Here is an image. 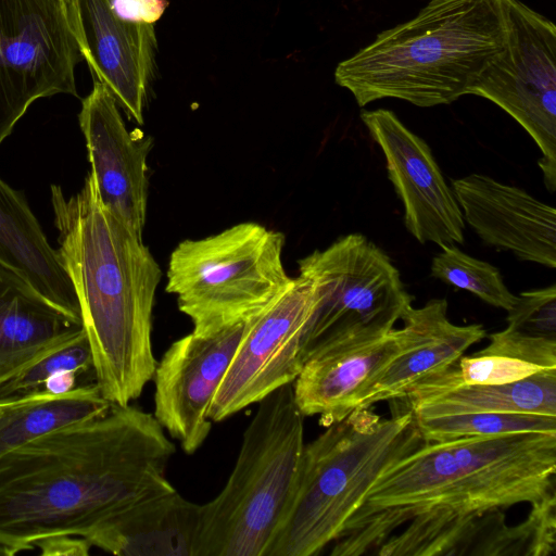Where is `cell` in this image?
<instances>
[{
  "label": "cell",
  "instance_id": "3",
  "mask_svg": "<svg viewBox=\"0 0 556 556\" xmlns=\"http://www.w3.org/2000/svg\"><path fill=\"white\" fill-rule=\"evenodd\" d=\"M60 261L75 290L94 383L113 405L138 399L153 379L154 296L162 271L138 236L101 202L89 173L67 197L50 187Z\"/></svg>",
  "mask_w": 556,
  "mask_h": 556
},
{
  "label": "cell",
  "instance_id": "30",
  "mask_svg": "<svg viewBox=\"0 0 556 556\" xmlns=\"http://www.w3.org/2000/svg\"><path fill=\"white\" fill-rule=\"evenodd\" d=\"M91 547L86 538L71 534L48 536L35 544L43 556H87Z\"/></svg>",
  "mask_w": 556,
  "mask_h": 556
},
{
  "label": "cell",
  "instance_id": "2",
  "mask_svg": "<svg viewBox=\"0 0 556 556\" xmlns=\"http://www.w3.org/2000/svg\"><path fill=\"white\" fill-rule=\"evenodd\" d=\"M175 445L155 417L113 405L98 418L0 457V543L18 554L59 534L86 536L105 519L175 488Z\"/></svg>",
  "mask_w": 556,
  "mask_h": 556
},
{
  "label": "cell",
  "instance_id": "31",
  "mask_svg": "<svg viewBox=\"0 0 556 556\" xmlns=\"http://www.w3.org/2000/svg\"><path fill=\"white\" fill-rule=\"evenodd\" d=\"M78 377L74 371L58 372L45 381L42 389L52 394L66 393L78 386Z\"/></svg>",
  "mask_w": 556,
  "mask_h": 556
},
{
  "label": "cell",
  "instance_id": "21",
  "mask_svg": "<svg viewBox=\"0 0 556 556\" xmlns=\"http://www.w3.org/2000/svg\"><path fill=\"white\" fill-rule=\"evenodd\" d=\"M0 265L48 301L80 317L79 304L56 249H53L23 192L0 178Z\"/></svg>",
  "mask_w": 556,
  "mask_h": 556
},
{
  "label": "cell",
  "instance_id": "13",
  "mask_svg": "<svg viewBox=\"0 0 556 556\" xmlns=\"http://www.w3.org/2000/svg\"><path fill=\"white\" fill-rule=\"evenodd\" d=\"M361 118L380 147L404 206L406 229L420 243L464 242L465 220L428 143L390 110L364 111Z\"/></svg>",
  "mask_w": 556,
  "mask_h": 556
},
{
  "label": "cell",
  "instance_id": "23",
  "mask_svg": "<svg viewBox=\"0 0 556 556\" xmlns=\"http://www.w3.org/2000/svg\"><path fill=\"white\" fill-rule=\"evenodd\" d=\"M415 417L471 413L535 414L556 417V368L516 381L446 391L408 407Z\"/></svg>",
  "mask_w": 556,
  "mask_h": 556
},
{
  "label": "cell",
  "instance_id": "16",
  "mask_svg": "<svg viewBox=\"0 0 556 556\" xmlns=\"http://www.w3.org/2000/svg\"><path fill=\"white\" fill-rule=\"evenodd\" d=\"M452 191L463 218L488 245L522 261L556 267V211L515 186L470 174Z\"/></svg>",
  "mask_w": 556,
  "mask_h": 556
},
{
  "label": "cell",
  "instance_id": "10",
  "mask_svg": "<svg viewBox=\"0 0 556 556\" xmlns=\"http://www.w3.org/2000/svg\"><path fill=\"white\" fill-rule=\"evenodd\" d=\"M83 60L66 2L0 0V143L40 98H78Z\"/></svg>",
  "mask_w": 556,
  "mask_h": 556
},
{
  "label": "cell",
  "instance_id": "19",
  "mask_svg": "<svg viewBox=\"0 0 556 556\" xmlns=\"http://www.w3.org/2000/svg\"><path fill=\"white\" fill-rule=\"evenodd\" d=\"M200 510L174 489L125 507L84 538L118 556H193Z\"/></svg>",
  "mask_w": 556,
  "mask_h": 556
},
{
  "label": "cell",
  "instance_id": "4",
  "mask_svg": "<svg viewBox=\"0 0 556 556\" xmlns=\"http://www.w3.org/2000/svg\"><path fill=\"white\" fill-rule=\"evenodd\" d=\"M503 45L493 0H430L415 17L340 62L334 79L359 106L384 98L421 108L448 104L468 94Z\"/></svg>",
  "mask_w": 556,
  "mask_h": 556
},
{
  "label": "cell",
  "instance_id": "17",
  "mask_svg": "<svg viewBox=\"0 0 556 556\" xmlns=\"http://www.w3.org/2000/svg\"><path fill=\"white\" fill-rule=\"evenodd\" d=\"M403 326L388 334L354 344L314 349L293 382L301 413L319 416L328 427L353 412L376 377L408 343Z\"/></svg>",
  "mask_w": 556,
  "mask_h": 556
},
{
  "label": "cell",
  "instance_id": "26",
  "mask_svg": "<svg viewBox=\"0 0 556 556\" xmlns=\"http://www.w3.org/2000/svg\"><path fill=\"white\" fill-rule=\"evenodd\" d=\"M62 371H74L79 376L93 372L91 349L84 329L2 383L0 401L41 391L49 377Z\"/></svg>",
  "mask_w": 556,
  "mask_h": 556
},
{
  "label": "cell",
  "instance_id": "28",
  "mask_svg": "<svg viewBox=\"0 0 556 556\" xmlns=\"http://www.w3.org/2000/svg\"><path fill=\"white\" fill-rule=\"evenodd\" d=\"M489 339V345L479 353L520 359L543 369L556 368L555 340L523 336L508 328L490 334Z\"/></svg>",
  "mask_w": 556,
  "mask_h": 556
},
{
  "label": "cell",
  "instance_id": "6",
  "mask_svg": "<svg viewBox=\"0 0 556 556\" xmlns=\"http://www.w3.org/2000/svg\"><path fill=\"white\" fill-rule=\"evenodd\" d=\"M223 490L201 504L193 556H265L294 489L304 415L293 383L258 403Z\"/></svg>",
  "mask_w": 556,
  "mask_h": 556
},
{
  "label": "cell",
  "instance_id": "20",
  "mask_svg": "<svg viewBox=\"0 0 556 556\" xmlns=\"http://www.w3.org/2000/svg\"><path fill=\"white\" fill-rule=\"evenodd\" d=\"M83 329L79 317L0 265V386Z\"/></svg>",
  "mask_w": 556,
  "mask_h": 556
},
{
  "label": "cell",
  "instance_id": "33",
  "mask_svg": "<svg viewBox=\"0 0 556 556\" xmlns=\"http://www.w3.org/2000/svg\"><path fill=\"white\" fill-rule=\"evenodd\" d=\"M5 404H7V401H0V414H1V413H2V410L4 409Z\"/></svg>",
  "mask_w": 556,
  "mask_h": 556
},
{
  "label": "cell",
  "instance_id": "18",
  "mask_svg": "<svg viewBox=\"0 0 556 556\" xmlns=\"http://www.w3.org/2000/svg\"><path fill=\"white\" fill-rule=\"evenodd\" d=\"M401 319L408 343L370 383L356 408L401 400L418 380L446 367L486 337L480 324H452L445 299L430 300L418 308L409 306Z\"/></svg>",
  "mask_w": 556,
  "mask_h": 556
},
{
  "label": "cell",
  "instance_id": "25",
  "mask_svg": "<svg viewBox=\"0 0 556 556\" xmlns=\"http://www.w3.org/2000/svg\"><path fill=\"white\" fill-rule=\"evenodd\" d=\"M431 263V275L448 285L477 295L483 302L509 311L516 295L506 287L498 269L477 260L455 244L441 247Z\"/></svg>",
  "mask_w": 556,
  "mask_h": 556
},
{
  "label": "cell",
  "instance_id": "8",
  "mask_svg": "<svg viewBox=\"0 0 556 556\" xmlns=\"http://www.w3.org/2000/svg\"><path fill=\"white\" fill-rule=\"evenodd\" d=\"M314 291L304 358L314 349L354 344L394 329L413 296L390 257L361 233L339 238L299 261Z\"/></svg>",
  "mask_w": 556,
  "mask_h": 556
},
{
  "label": "cell",
  "instance_id": "32",
  "mask_svg": "<svg viewBox=\"0 0 556 556\" xmlns=\"http://www.w3.org/2000/svg\"><path fill=\"white\" fill-rule=\"evenodd\" d=\"M18 554L14 548L0 543V556H14Z\"/></svg>",
  "mask_w": 556,
  "mask_h": 556
},
{
  "label": "cell",
  "instance_id": "11",
  "mask_svg": "<svg viewBox=\"0 0 556 556\" xmlns=\"http://www.w3.org/2000/svg\"><path fill=\"white\" fill-rule=\"evenodd\" d=\"M313 305V287L299 275L276 300L245 321L208 407L212 422L223 421L294 382L304 362L303 339Z\"/></svg>",
  "mask_w": 556,
  "mask_h": 556
},
{
  "label": "cell",
  "instance_id": "24",
  "mask_svg": "<svg viewBox=\"0 0 556 556\" xmlns=\"http://www.w3.org/2000/svg\"><path fill=\"white\" fill-rule=\"evenodd\" d=\"M415 422L425 442L525 432L556 433V417L535 414L471 413L415 417Z\"/></svg>",
  "mask_w": 556,
  "mask_h": 556
},
{
  "label": "cell",
  "instance_id": "7",
  "mask_svg": "<svg viewBox=\"0 0 556 556\" xmlns=\"http://www.w3.org/2000/svg\"><path fill=\"white\" fill-rule=\"evenodd\" d=\"M283 235L241 223L187 239L172 252L165 290L176 295L195 336H210L262 312L292 282L282 263Z\"/></svg>",
  "mask_w": 556,
  "mask_h": 556
},
{
  "label": "cell",
  "instance_id": "5",
  "mask_svg": "<svg viewBox=\"0 0 556 556\" xmlns=\"http://www.w3.org/2000/svg\"><path fill=\"white\" fill-rule=\"evenodd\" d=\"M409 408H356L304 445L296 481L265 556H314L333 543L375 481L424 443Z\"/></svg>",
  "mask_w": 556,
  "mask_h": 556
},
{
  "label": "cell",
  "instance_id": "15",
  "mask_svg": "<svg viewBox=\"0 0 556 556\" xmlns=\"http://www.w3.org/2000/svg\"><path fill=\"white\" fill-rule=\"evenodd\" d=\"M78 122L101 202L142 237L151 138L128 131L116 100L96 79L90 93L81 99Z\"/></svg>",
  "mask_w": 556,
  "mask_h": 556
},
{
  "label": "cell",
  "instance_id": "12",
  "mask_svg": "<svg viewBox=\"0 0 556 556\" xmlns=\"http://www.w3.org/2000/svg\"><path fill=\"white\" fill-rule=\"evenodd\" d=\"M245 321L210 336L191 332L173 342L156 364L153 416L186 454H194L211 432L207 410Z\"/></svg>",
  "mask_w": 556,
  "mask_h": 556
},
{
  "label": "cell",
  "instance_id": "22",
  "mask_svg": "<svg viewBox=\"0 0 556 556\" xmlns=\"http://www.w3.org/2000/svg\"><path fill=\"white\" fill-rule=\"evenodd\" d=\"M5 401L0 414V457L53 431L101 417L112 406L96 383L63 394L41 390Z\"/></svg>",
  "mask_w": 556,
  "mask_h": 556
},
{
  "label": "cell",
  "instance_id": "1",
  "mask_svg": "<svg viewBox=\"0 0 556 556\" xmlns=\"http://www.w3.org/2000/svg\"><path fill=\"white\" fill-rule=\"evenodd\" d=\"M556 433L424 442L371 485L331 556H500L504 510L556 495Z\"/></svg>",
  "mask_w": 556,
  "mask_h": 556
},
{
  "label": "cell",
  "instance_id": "9",
  "mask_svg": "<svg viewBox=\"0 0 556 556\" xmlns=\"http://www.w3.org/2000/svg\"><path fill=\"white\" fill-rule=\"evenodd\" d=\"M504 28L500 53L468 94L485 98L515 118L542 152L538 165L556 189V26L520 0H493Z\"/></svg>",
  "mask_w": 556,
  "mask_h": 556
},
{
  "label": "cell",
  "instance_id": "27",
  "mask_svg": "<svg viewBox=\"0 0 556 556\" xmlns=\"http://www.w3.org/2000/svg\"><path fill=\"white\" fill-rule=\"evenodd\" d=\"M507 328L523 336L556 341V286L516 295Z\"/></svg>",
  "mask_w": 556,
  "mask_h": 556
},
{
  "label": "cell",
  "instance_id": "14",
  "mask_svg": "<svg viewBox=\"0 0 556 556\" xmlns=\"http://www.w3.org/2000/svg\"><path fill=\"white\" fill-rule=\"evenodd\" d=\"M68 17L83 59L127 115L143 124V108L154 73L155 24L119 17L108 0H67Z\"/></svg>",
  "mask_w": 556,
  "mask_h": 556
},
{
  "label": "cell",
  "instance_id": "29",
  "mask_svg": "<svg viewBox=\"0 0 556 556\" xmlns=\"http://www.w3.org/2000/svg\"><path fill=\"white\" fill-rule=\"evenodd\" d=\"M122 18L134 23L155 24L168 7V0H108Z\"/></svg>",
  "mask_w": 556,
  "mask_h": 556
},
{
  "label": "cell",
  "instance_id": "34",
  "mask_svg": "<svg viewBox=\"0 0 556 556\" xmlns=\"http://www.w3.org/2000/svg\"><path fill=\"white\" fill-rule=\"evenodd\" d=\"M63 1H65V2H66L67 0H63Z\"/></svg>",
  "mask_w": 556,
  "mask_h": 556
}]
</instances>
